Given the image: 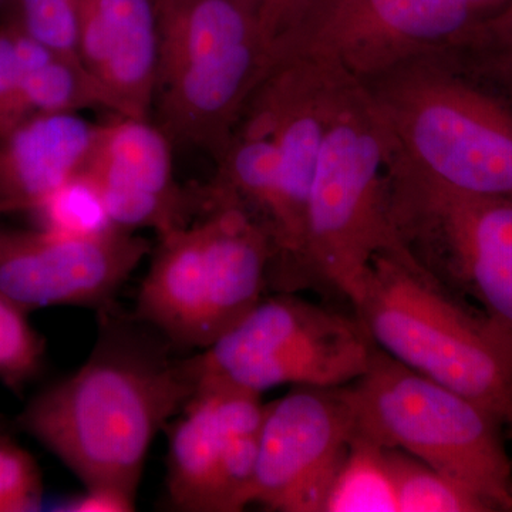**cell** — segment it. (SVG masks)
<instances>
[{
  "mask_svg": "<svg viewBox=\"0 0 512 512\" xmlns=\"http://www.w3.org/2000/svg\"><path fill=\"white\" fill-rule=\"evenodd\" d=\"M99 335L76 372L33 396L20 430L86 490L136 504L151 444L194 396L187 357L136 315L101 309Z\"/></svg>",
  "mask_w": 512,
  "mask_h": 512,
  "instance_id": "cell-1",
  "label": "cell"
},
{
  "mask_svg": "<svg viewBox=\"0 0 512 512\" xmlns=\"http://www.w3.org/2000/svg\"><path fill=\"white\" fill-rule=\"evenodd\" d=\"M360 82L406 163L456 190L512 198V43L494 22Z\"/></svg>",
  "mask_w": 512,
  "mask_h": 512,
  "instance_id": "cell-2",
  "label": "cell"
},
{
  "mask_svg": "<svg viewBox=\"0 0 512 512\" xmlns=\"http://www.w3.org/2000/svg\"><path fill=\"white\" fill-rule=\"evenodd\" d=\"M352 305L376 348L512 426V339L400 242L373 256Z\"/></svg>",
  "mask_w": 512,
  "mask_h": 512,
  "instance_id": "cell-3",
  "label": "cell"
},
{
  "mask_svg": "<svg viewBox=\"0 0 512 512\" xmlns=\"http://www.w3.org/2000/svg\"><path fill=\"white\" fill-rule=\"evenodd\" d=\"M153 111L174 147L224 154L268 69L261 12L248 0H156Z\"/></svg>",
  "mask_w": 512,
  "mask_h": 512,
  "instance_id": "cell-4",
  "label": "cell"
},
{
  "mask_svg": "<svg viewBox=\"0 0 512 512\" xmlns=\"http://www.w3.org/2000/svg\"><path fill=\"white\" fill-rule=\"evenodd\" d=\"M393 141L366 87L340 72L306 212L303 286H328L352 303L377 252L397 244L387 210Z\"/></svg>",
  "mask_w": 512,
  "mask_h": 512,
  "instance_id": "cell-5",
  "label": "cell"
},
{
  "mask_svg": "<svg viewBox=\"0 0 512 512\" xmlns=\"http://www.w3.org/2000/svg\"><path fill=\"white\" fill-rule=\"evenodd\" d=\"M158 239L134 315L180 352L207 349L264 298L274 249L238 202L211 200Z\"/></svg>",
  "mask_w": 512,
  "mask_h": 512,
  "instance_id": "cell-6",
  "label": "cell"
},
{
  "mask_svg": "<svg viewBox=\"0 0 512 512\" xmlns=\"http://www.w3.org/2000/svg\"><path fill=\"white\" fill-rule=\"evenodd\" d=\"M338 389L356 434L423 461L493 511H512V463L497 414L376 346L365 373Z\"/></svg>",
  "mask_w": 512,
  "mask_h": 512,
  "instance_id": "cell-7",
  "label": "cell"
},
{
  "mask_svg": "<svg viewBox=\"0 0 512 512\" xmlns=\"http://www.w3.org/2000/svg\"><path fill=\"white\" fill-rule=\"evenodd\" d=\"M387 210L410 255L512 339V198L448 187L393 151Z\"/></svg>",
  "mask_w": 512,
  "mask_h": 512,
  "instance_id": "cell-8",
  "label": "cell"
},
{
  "mask_svg": "<svg viewBox=\"0 0 512 512\" xmlns=\"http://www.w3.org/2000/svg\"><path fill=\"white\" fill-rule=\"evenodd\" d=\"M373 349L356 315L279 292L262 298L207 349L187 356V366L195 392L218 387L262 396L281 386H346L365 373Z\"/></svg>",
  "mask_w": 512,
  "mask_h": 512,
  "instance_id": "cell-9",
  "label": "cell"
},
{
  "mask_svg": "<svg viewBox=\"0 0 512 512\" xmlns=\"http://www.w3.org/2000/svg\"><path fill=\"white\" fill-rule=\"evenodd\" d=\"M487 23L468 0H285L264 32L268 66L303 60L366 80Z\"/></svg>",
  "mask_w": 512,
  "mask_h": 512,
  "instance_id": "cell-10",
  "label": "cell"
},
{
  "mask_svg": "<svg viewBox=\"0 0 512 512\" xmlns=\"http://www.w3.org/2000/svg\"><path fill=\"white\" fill-rule=\"evenodd\" d=\"M262 396L194 393L168 430L167 494L183 512H239L251 505L264 421Z\"/></svg>",
  "mask_w": 512,
  "mask_h": 512,
  "instance_id": "cell-11",
  "label": "cell"
},
{
  "mask_svg": "<svg viewBox=\"0 0 512 512\" xmlns=\"http://www.w3.org/2000/svg\"><path fill=\"white\" fill-rule=\"evenodd\" d=\"M339 73L303 60L271 63L245 104L279 151L282 214L269 275L279 292L296 291L301 282L309 194Z\"/></svg>",
  "mask_w": 512,
  "mask_h": 512,
  "instance_id": "cell-12",
  "label": "cell"
},
{
  "mask_svg": "<svg viewBox=\"0 0 512 512\" xmlns=\"http://www.w3.org/2000/svg\"><path fill=\"white\" fill-rule=\"evenodd\" d=\"M151 252L133 231L66 235L0 227V292L32 313L50 306L101 309Z\"/></svg>",
  "mask_w": 512,
  "mask_h": 512,
  "instance_id": "cell-13",
  "label": "cell"
},
{
  "mask_svg": "<svg viewBox=\"0 0 512 512\" xmlns=\"http://www.w3.org/2000/svg\"><path fill=\"white\" fill-rule=\"evenodd\" d=\"M353 433V414L338 387H293L266 403L251 504L323 512Z\"/></svg>",
  "mask_w": 512,
  "mask_h": 512,
  "instance_id": "cell-14",
  "label": "cell"
},
{
  "mask_svg": "<svg viewBox=\"0 0 512 512\" xmlns=\"http://www.w3.org/2000/svg\"><path fill=\"white\" fill-rule=\"evenodd\" d=\"M173 147L150 119L114 114L97 128L80 175L99 192L117 228H151L163 237L202 210L204 190L188 192L175 181Z\"/></svg>",
  "mask_w": 512,
  "mask_h": 512,
  "instance_id": "cell-15",
  "label": "cell"
},
{
  "mask_svg": "<svg viewBox=\"0 0 512 512\" xmlns=\"http://www.w3.org/2000/svg\"><path fill=\"white\" fill-rule=\"evenodd\" d=\"M77 56L116 116L150 119L156 93V0H79Z\"/></svg>",
  "mask_w": 512,
  "mask_h": 512,
  "instance_id": "cell-16",
  "label": "cell"
},
{
  "mask_svg": "<svg viewBox=\"0 0 512 512\" xmlns=\"http://www.w3.org/2000/svg\"><path fill=\"white\" fill-rule=\"evenodd\" d=\"M97 124L79 113L35 114L0 136V217L32 214L82 174Z\"/></svg>",
  "mask_w": 512,
  "mask_h": 512,
  "instance_id": "cell-17",
  "label": "cell"
},
{
  "mask_svg": "<svg viewBox=\"0 0 512 512\" xmlns=\"http://www.w3.org/2000/svg\"><path fill=\"white\" fill-rule=\"evenodd\" d=\"M20 53L25 66L23 101L29 117L104 109L99 90L79 60L50 49L22 28Z\"/></svg>",
  "mask_w": 512,
  "mask_h": 512,
  "instance_id": "cell-18",
  "label": "cell"
},
{
  "mask_svg": "<svg viewBox=\"0 0 512 512\" xmlns=\"http://www.w3.org/2000/svg\"><path fill=\"white\" fill-rule=\"evenodd\" d=\"M323 512H399L386 448L353 433Z\"/></svg>",
  "mask_w": 512,
  "mask_h": 512,
  "instance_id": "cell-19",
  "label": "cell"
},
{
  "mask_svg": "<svg viewBox=\"0 0 512 512\" xmlns=\"http://www.w3.org/2000/svg\"><path fill=\"white\" fill-rule=\"evenodd\" d=\"M399 512H494L480 495L400 450L386 448Z\"/></svg>",
  "mask_w": 512,
  "mask_h": 512,
  "instance_id": "cell-20",
  "label": "cell"
},
{
  "mask_svg": "<svg viewBox=\"0 0 512 512\" xmlns=\"http://www.w3.org/2000/svg\"><path fill=\"white\" fill-rule=\"evenodd\" d=\"M46 362V340L28 319V313L0 292V383L22 393L39 377Z\"/></svg>",
  "mask_w": 512,
  "mask_h": 512,
  "instance_id": "cell-21",
  "label": "cell"
},
{
  "mask_svg": "<svg viewBox=\"0 0 512 512\" xmlns=\"http://www.w3.org/2000/svg\"><path fill=\"white\" fill-rule=\"evenodd\" d=\"M32 215L36 228L57 234L100 235L120 229L111 222L99 192L83 175L63 185Z\"/></svg>",
  "mask_w": 512,
  "mask_h": 512,
  "instance_id": "cell-22",
  "label": "cell"
},
{
  "mask_svg": "<svg viewBox=\"0 0 512 512\" xmlns=\"http://www.w3.org/2000/svg\"><path fill=\"white\" fill-rule=\"evenodd\" d=\"M12 3L8 18L43 45L79 60V0H12Z\"/></svg>",
  "mask_w": 512,
  "mask_h": 512,
  "instance_id": "cell-23",
  "label": "cell"
},
{
  "mask_svg": "<svg viewBox=\"0 0 512 512\" xmlns=\"http://www.w3.org/2000/svg\"><path fill=\"white\" fill-rule=\"evenodd\" d=\"M43 478L35 457L0 431V512L40 510Z\"/></svg>",
  "mask_w": 512,
  "mask_h": 512,
  "instance_id": "cell-24",
  "label": "cell"
},
{
  "mask_svg": "<svg viewBox=\"0 0 512 512\" xmlns=\"http://www.w3.org/2000/svg\"><path fill=\"white\" fill-rule=\"evenodd\" d=\"M23 76L20 26L8 18L0 25V136L29 117L23 101Z\"/></svg>",
  "mask_w": 512,
  "mask_h": 512,
  "instance_id": "cell-25",
  "label": "cell"
},
{
  "mask_svg": "<svg viewBox=\"0 0 512 512\" xmlns=\"http://www.w3.org/2000/svg\"><path fill=\"white\" fill-rule=\"evenodd\" d=\"M60 511L73 512H130L136 510V504L130 503L120 495L104 490H86L79 497L60 505Z\"/></svg>",
  "mask_w": 512,
  "mask_h": 512,
  "instance_id": "cell-26",
  "label": "cell"
},
{
  "mask_svg": "<svg viewBox=\"0 0 512 512\" xmlns=\"http://www.w3.org/2000/svg\"><path fill=\"white\" fill-rule=\"evenodd\" d=\"M468 2L481 18L491 19L495 10H504L512 0H468Z\"/></svg>",
  "mask_w": 512,
  "mask_h": 512,
  "instance_id": "cell-27",
  "label": "cell"
},
{
  "mask_svg": "<svg viewBox=\"0 0 512 512\" xmlns=\"http://www.w3.org/2000/svg\"><path fill=\"white\" fill-rule=\"evenodd\" d=\"M495 23H497V28L500 29V32L512 43V3L500 15H497Z\"/></svg>",
  "mask_w": 512,
  "mask_h": 512,
  "instance_id": "cell-28",
  "label": "cell"
},
{
  "mask_svg": "<svg viewBox=\"0 0 512 512\" xmlns=\"http://www.w3.org/2000/svg\"><path fill=\"white\" fill-rule=\"evenodd\" d=\"M0 3H2V0H0Z\"/></svg>",
  "mask_w": 512,
  "mask_h": 512,
  "instance_id": "cell-29",
  "label": "cell"
}]
</instances>
